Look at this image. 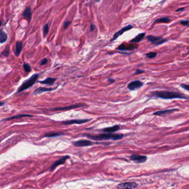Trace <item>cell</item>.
<instances>
[{
	"mask_svg": "<svg viewBox=\"0 0 189 189\" xmlns=\"http://www.w3.org/2000/svg\"><path fill=\"white\" fill-rule=\"evenodd\" d=\"M152 97H155L164 99H189V97L181 93L169 91H155L151 92Z\"/></svg>",
	"mask_w": 189,
	"mask_h": 189,
	"instance_id": "1",
	"label": "cell"
},
{
	"mask_svg": "<svg viewBox=\"0 0 189 189\" xmlns=\"http://www.w3.org/2000/svg\"><path fill=\"white\" fill-rule=\"evenodd\" d=\"M84 136L89 138V139L93 140L96 141L100 140H118L122 139L124 137V135L122 134H113V133H107L101 134L97 135H93L90 134H84Z\"/></svg>",
	"mask_w": 189,
	"mask_h": 189,
	"instance_id": "2",
	"label": "cell"
},
{
	"mask_svg": "<svg viewBox=\"0 0 189 189\" xmlns=\"http://www.w3.org/2000/svg\"><path fill=\"white\" fill-rule=\"evenodd\" d=\"M38 77H39V74H37V73H35L33 75H32L28 79L25 80L22 84V85H21L20 88L18 89L17 93H19L22 92L23 91L25 90L26 89H28L30 87L33 86L36 82Z\"/></svg>",
	"mask_w": 189,
	"mask_h": 189,
	"instance_id": "3",
	"label": "cell"
},
{
	"mask_svg": "<svg viewBox=\"0 0 189 189\" xmlns=\"http://www.w3.org/2000/svg\"><path fill=\"white\" fill-rule=\"evenodd\" d=\"M147 39L149 41L156 45H159L167 41V39H164L161 37H155L153 36H148Z\"/></svg>",
	"mask_w": 189,
	"mask_h": 189,
	"instance_id": "4",
	"label": "cell"
},
{
	"mask_svg": "<svg viewBox=\"0 0 189 189\" xmlns=\"http://www.w3.org/2000/svg\"><path fill=\"white\" fill-rule=\"evenodd\" d=\"M130 159L135 163L142 164L146 162L148 157L145 155H140L137 154H132L130 155Z\"/></svg>",
	"mask_w": 189,
	"mask_h": 189,
	"instance_id": "5",
	"label": "cell"
},
{
	"mask_svg": "<svg viewBox=\"0 0 189 189\" xmlns=\"http://www.w3.org/2000/svg\"><path fill=\"white\" fill-rule=\"evenodd\" d=\"M143 85V83L140 80H134L131 82L128 85V88L130 90H135L140 88Z\"/></svg>",
	"mask_w": 189,
	"mask_h": 189,
	"instance_id": "6",
	"label": "cell"
},
{
	"mask_svg": "<svg viewBox=\"0 0 189 189\" xmlns=\"http://www.w3.org/2000/svg\"><path fill=\"white\" fill-rule=\"evenodd\" d=\"M94 144H95V143L90 140H80L74 141L73 143V145L77 147L89 146Z\"/></svg>",
	"mask_w": 189,
	"mask_h": 189,
	"instance_id": "7",
	"label": "cell"
},
{
	"mask_svg": "<svg viewBox=\"0 0 189 189\" xmlns=\"http://www.w3.org/2000/svg\"><path fill=\"white\" fill-rule=\"evenodd\" d=\"M132 28H133V26L131 25V24H129V25L125 26V27L122 28L120 29V31H119L118 32H116L114 34L113 37V38H111V41L113 42L114 41H115V39H117V38L121 36L122 34H123L124 32H126V31L130 30V29H132Z\"/></svg>",
	"mask_w": 189,
	"mask_h": 189,
	"instance_id": "8",
	"label": "cell"
},
{
	"mask_svg": "<svg viewBox=\"0 0 189 189\" xmlns=\"http://www.w3.org/2000/svg\"><path fill=\"white\" fill-rule=\"evenodd\" d=\"M138 186V184L134 182H127V183H120L117 186V188L122 189H134Z\"/></svg>",
	"mask_w": 189,
	"mask_h": 189,
	"instance_id": "9",
	"label": "cell"
},
{
	"mask_svg": "<svg viewBox=\"0 0 189 189\" xmlns=\"http://www.w3.org/2000/svg\"><path fill=\"white\" fill-rule=\"evenodd\" d=\"M91 119H72L63 122L62 123L64 125H72V124H82L88 122Z\"/></svg>",
	"mask_w": 189,
	"mask_h": 189,
	"instance_id": "10",
	"label": "cell"
},
{
	"mask_svg": "<svg viewBox=\"0 0 189 189\" xmlns=\"http://www.w3.org/2000/svg\"><path fill=\"white\" fill-rule=\"evenodd\" d=\"M69 156L68 155H66V156H64L62 157V158H61L60 159H59V160H58L54 162V164L53 165H52L51 167H50V171H53L54 170H55V169L56 167H57L58 166L60 165H62V164H64L65 163L66 161L69 158Z\"/></svg>",
	"mask_w": 189,
	"mask_h": 189,
	"instance_id": "11",
	"label": "cell"
},
{
	"mask_svg": "<svg viewBox=\"0 0 189 189\" xmlns=\"http://www.w3.org/2000/svg\"><path fill=\"white\" fill-rule=\"evenodd\" d=\"M83 106H86L85 104H75V105H72V106H65V107H58L55 108L52 110L54 111H65V110H68V109H74V108H80V107H83Z\"/></svg>",
	"mask_w": 189,
	"mask_h": 189,
	"instance_id": "12",
	"label": "cell"
},
{
	"mask_svg": "<svg viewBox=\"0 0 189 189\" xmlns=\"http://www.w3.org/2000/svg\"><path fill=\"white\" fill-rule=\"evenodd\" d=\"M178 111V109H176V108L171 109H167V110H165V111H159L154 113L153 115H157V116H164V115L169 114Z\"/></svg>",
	"mask_w": 189,
	"mask_h": 189,
	"instance_id": "13",
	"label": "cell"
},
{
	"mask_svg": "<svg viewBox=\"0 0 189 189\" xmlns=\"http://www.w3.org/2000/svg\"><path fill=\"white\" fill-rule=\"evenodd\" d=\"M120 129V125H115L113 127L106 128L103 129L102 131L103 132L106 133H113L119 130Z\"/></svg>",
	"mask_w": 189,
	"mask_h": 189,
	"instance_id": "14",
	"label": "cell"
},
{
	"mask_svg": "<svg viewBox=\"0 0 189 189\" xmlns=\"http://www.w3.org/2000/svg\"><path fill=\"white\" fill-rule=\"evenodd\" d=\"M138 46H136L135 45L133 44H122L120 45L118 47V50H133L134 49L137 48Z\"/></svg>",
	"mask_w": 189,
	"mask_h": 189,
	"instance_id": "15",
	"label": "cell"
},
{
	"mask_svg": "<svg viewBox=\"0 0 189 189\" xmlns=\"http://www.w3.org/2000/svg\"><path fill=\"white\" fill-rule=\"evenodd\" d=\"M22 15L24 18L27 19L28 20V21H30L31 18H32V13H31V8L30 7H27L26 8V10H24Z\"/></svg>",
	"mask_w": 189,
	"mask_h": 189,
	"instance_id": "16",
	"label": "cell"
},
{
	"mask_svg": "<svg viewBox=\"0 0 189 189\" xmlns=\"http://www.w3.org/2000/svg\"><path fill=\"white\" fill-rule=\"evenodd\" d=\"M23 47V44L21 41H18L16 44V50L15 53L16 56H18L22 51V50Z\"/></svg>",
	"mask_w": 189,
	"mask_h": 189,
	"instance_id": "17",
	"label": "cell"
},
{
	"mask_svg": "<svg viewBox=\"0 0 189 189\" xmlns=\"http://www.w3.org/2000/svg\"><path fill=\"white\" fill-rule=\"evenodd\" d=\"M55 89L52 88H44V87H39L36 90H34V95H37V94H39L42 93L46 92H50V91H52L55 90Z\"/></svg>",
	"mask_w": 189,
	"mask_h": 189,
	"instance_id": "18",
	"label": "cell"
},
{
	"mask_svg": "<svg viewBox=\"0 0 189 189\" xmlns=\"http://www.w3.org/2000/svg\"><path fill=\"white\" fill-rule=\"evenodd\" d=\"M146 35V33H141L138 35H137L133 39H132L130 41L131 43H139L140 42H141L142 40L144 39L145 37V36Z\"/></svg>",
	"mask_w": 189,
	"mask_h": 189,
	"instance_id": "19",
	"label": "cell"
},
{
	"mask_svg": "<svg viewBox=\"0 0 189 189\" xmlns=\"http://www.w3.org/2000/svg\"><path fill=\"white\" fill-rule=\"evenodd\" d=\"M56 80H57V78H47L46 79L43 80V81H39V83H40L41 84H43L52 85Z\"/></svg>",
	"mask_w": 189,
	"mask_h": 189,
	"instance_id": "20",
	"label": "cell"
},
{
	"mask_svg": "<svg viewBox=\"0 0 189 189\" xmlns=\"http://www.w3.org/2000/svg\"><path fill=\"white\" fill-rule=\"evenodd\" d=\"M33 115H28V114H19L15 115V116H12L11 117H9L6 119H5L3 120H10L12 119H20L21 118H23V117H32Z\"/></svg>",
	"mask_w": 189,
	"mask_h": 189,
	"instance_id": "21",
	"label": "cell"
},
{
	"mask_svg": "<svg viewBox=\"0 0 189 189\" xmlns=\"http://www.w3.org/2000/svg\"><path fill=\"white\" fill-rule=\"evenodd\" d=\"M7 39V35L2 30H0V43H3Z\"/></svg>",
	"mask_w": 189,
	"mask_h": 189,
	"instance_id": "22",
	"label": "cell"
},
{
	"mask_svg": "<svg viewBox=\"0 0 189 189\" xmlns=\"http://www.w3.org/2000/svg\"><path fill=\"white\" fill-rule=\"evenodd\" d=\"M170 21L171 20L169 19V17H165L156 20L154 21V23H169Z\"/></svg>",
	"mask_w": 189,
	"mask_h": 189,
	"instance_id": "23",
	"label": "cell"
},
{
	"mask_svg": "<svg viewBox=\"0 0 189 189\" xmlns=\"http://www.w3.org/2000/svg\"><path fill=\"white\" fill-rule=\"evenodd\" d=\"M63 134L62 133H49L44 135L45 137L47 138H52V137H57L62 135Z\"/></svg>",
	"mask_w": 189,
	"mask_h": 189,
	"instance_id": "24",
	"label": "cell"
},
{
	"mask_svg": "<svg viewBox=\"0 0 189 189\" xmlns=\"http://www.w3.org/2000/svg\"><path fill=\"white\" fill-rule=\"evenodd\" d=\"M49 31V26L48 24H46L43 27V37H45L47 34L48 33Z\"/></svg>",
	"mask_w": 189,
	"mask_h": 189,
	"instance_id": "25",
	"label": "cell"
},
{
	"mask_svg": "<svg viewBox=\"0 0 189 189\" xmlns=\"http://www.w3.org/2000/svg\"><path fill=\"white\" fill-rule=\"evenodd\" d=\"M157 55V53L156 52H149L146 54V56L148 58H154Z\"/></svg>",
	"mask_w": 189,
	"mask_h": 189,
	"instance_id": "26",
	"label": "cell"
},
{
	"mask_svg": "<svg viewBox=\"0 0 189 189\" xmlns=\"http://www.w3.org/2000/svg\"><path fill=\"white\" fill-rule=\"evenodd\" d=\"M23 68L24 70H25V71L26 72H30L31 71V68L30 67V66L27 63H23Z\"/></svg>",
	"mask_w": 189,
	"mask_h": 189,
	"instance_id": "27",
	"label": "cell"
},
{
	"mask_svg": "<svg viewBox=\"0 0 189 189\" xmlns=\"http://www.w3.org/2000/svg\"><path fill=\"white\" fill-rule=\"evenodd\" d=\"M10 54V50L8 49H6V50H5L4 52L2 53V55L3 56H5V57H8L9 56Z\"/></svg>",
	"mask_w": 189,
	"mask_h": 189,
	"instance_id": "28",
	"label": "cell"
},
{
	"mask_svg": "<svg viewBox=\"0 0 189 189\" xmlns=\"http://www.w3.org/2000/svg\"><path fill=\"white\" fill-rule=\"evenodd\" d=\"M180 87H182L183 89H185V90H187V91H189V85L188 84H181V85H180Z\"/></svg>",
	"mask_w": 189,
	"mask_h": 189,
	"instance_id": "29",
	"label": "cell"
},
{
	"mask_svg": "<svg viewBox=\"0 0 189 189\" xmlns=\"http://www.w3.org/2000/svg\"><path fill=\"white\" fill-rule=\"evenodd\" d=\"M180 23H181V24H183V25L189 26V21L188 20L181 21L180 22Z\"/></svg>",
	"mask_w": 189,
	"mask_h": 189,
	"instance_id": "30",
	"label": "cell"
},
{
	"mask_svg": "<svg viewBox=\"0 0 189 189\" xmlns=\"http://www.w3.org/2000/svg\"><path fill=\"white\" fill-rule=\"evenodd\" d=\"M71 23V22L69 21H66L64 23V26H63V27L64 29H66L67 28V27L69 26V25Z\"/></svg>",
	"mask_w": 189,
	"mask_h": 189,
	"instance_id": "31",
	"label": "cell"
},
{
	"mask_svg": "<svg viewBox=\"0 0 189 189\" xmlns=\"http://www.w3.org/2000/svg\"><path fill=\"white\" fill-rule=\"evenodd\" d=\"M48 62V59L47 58H44L41 61V62H40V65H44V64H46Z\"/></svg>",
	"mask_w": 189,
	"mask_h": 189,
	"instance_id": "32",
	"label": "cell"
},
{
	"mask_svg": "<svg viewBox=\"0 0 189 189\" xmlns=\"http://www.w3.org/2000/svg\"><path fill=\"white\" fill-rule=\"evenodd\" d=\"M95 26L94 25V24L92 23L90 24V32H92V31H93L94 29H95Z\"/></svg>",
	"mask_w": 189,
	"mask_h": 189,
	"instance_id": "33",
	"label": "cell"
},
{
	"mask_svg": "<svg viewBox=\"0 0 189 189\" xmlns=\"http://www.w3.org/2000/svg\"><path fill=\"white\" fill-rule=\"evenodd\" d=\"M143 72H144V71H143V70L138 69H136V72L135 73V74H140V73H142Z\"/></svg>",
	"mask_w": 189,
	"mask_h": 189,
	"instance_id": "34",
	"label": "cell"
},
{
	"mask_svg": "<svg viewBox=\"0 0 189 189\" xmlns=\"http://www.w3.org/2000/svg\"><path fill=\"white\" fill-rule=\"evenodd\" d=\"M108 80H109V82H111V83H114V82H115L114 80L113 79H111V78H109V79H108Z\"/></svg>",
	"mask_w": 189,
	"mask_h": 189,
	"instance_id": "35",
	"label": "cell"
},
{
	"mask_svg": "<svg viewBox=\"0 0 189 189\" xmlns=\"http://www.w3.org/2000/svg\"><path fill=\"white\" fill-rule=\"evenodd\" d=\"M184 9V8H178V10H176V12H178V11H183V10Z\"/></svg>",
	"mask_w": 189,
	"mask_h": 189,
	"instance_id": "36",
	"label": "cell"
},
{
	"mask_svg": "<svg viewBox=\"0 0 189 189\" xmlns=\"http://www.w3.org/2000/svg\"><path fill=\"white\" fill-rule=\"evenodd\" d=\"M4 104H5L4 102H1V101H0V106H3V105H4Z\"/></svg>",
	"mask_w": 189,
	"mask_h": 189,
	"instance_id": "37",
	"label": "cell"
},
{
	"mask_svg": "<svg viewBox=\"0 0 189 189\" xmlns=\"http://www.w3.org/2000/svg\"><path fill=\"white\" fill-rule=\"evenodd\" d=\"M2 21H1V20H0V26H1V24H2Z\"/></svg>",
	"mask_w": 189,
	"mask_h": 189,
	"instance_id": "38",
	"label": "cell"
}]
</instances>
